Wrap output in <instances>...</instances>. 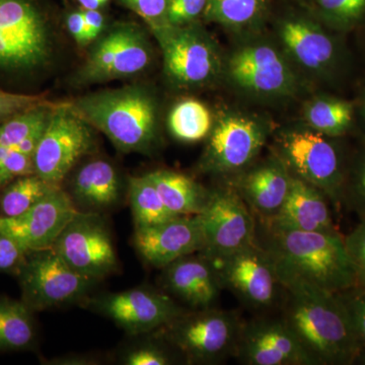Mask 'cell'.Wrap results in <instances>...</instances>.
Listing matches in <instances>:
<instances>
[{"label":"cell","mask_w":365,"mask_h":365,"mask_svg":"<svg viewBox=\"0 0 365 365\" xmlns=\"http://www.w3.org/2000/svg\"><path fill=\"white\" fill-rule=\"evenodd\" d=\"M198 215L204 237L199 254L215 265L256 242V217L235 188L210 192Z\"/></svg>","instance_id":"9"},{"label":"cell","mask_w":365,"mask_h":365,"mask_svg":"<svg viewBox=\"0 0 365 365\" xmlns=\"http://www.w3.org/2000/svg\"><path fill=\"white\" fill-rule=\"evenodd\" d=\"M72 111L125 153H145L157 132V108L138 88L91 93L69 103Z\"/></svg>","instance_id":"3"},{"label":"cell","mask_w":365,"mask_h":365,"mask_svg":"<svg viewBox=\"0 0 365 365\" xmlns=\"http://www.w3.org/2000/svg\"><path fill=\"white\" fill-rule=\"evenodd\" d=\"M230 76L237 86L260 95H285L294 86V73L272 46H244L232 55Z\"/></svg>","instance_id":"20"},{"label":"cell","mask_w":365,"mask_h":365,"mask_svg":"<svg viewBox=\"0 0 365 365\" xmlns=\"http://www.w3.org/2000/svg\"><path fill=\"white\" fill-rule=\"evenodd\" d=\"M282 1L294 2V4H302L306 0H282Z\"/></svg>","instance_id":"47"},{"label":"cell","mask_w":365,"mask_h":365,"mask_svg":"<svg viewBox=\"0 0 365 365\" xmlns=\"http://www.w3.org/2000/svg\"><path fill=\"white\" fill-rule=\"evenodd\" d=\"M329 201L326 194L316 186L292 176L287 200L279 212L267 222H259L302 232H338Z\"/></svg>","instance_id":"23"},{"label":"cell","mask_w":365,"mask_h":365,"mask_svg":"<svg viewBox=\"0 0 365 365\" xmlns=\"http://www.w3.org/2000/svg\"><path fill=\"white\" fill-rule=\"evenodd\" d=\"M31 174H35L32 157L0 148V190L14 180Z\"/></svg>","instance_id":"36"},{"label":"cell","mask_w":365,"mask_h":365,"mask_svg":"<svg viewBox=\"0 0 365 365\" xmlns=\"http://www.w3.org/2000/svg\"><path fill=\"white\" fill-rule=\"evenodd\" d=\"M57 187L41 179L36 174L14 180L4 187L0 197V216L16 217L40 202Z\"/></svg>","instance_id":"31"},{"label":"cell","mask_w":365,"mask_h":365,"mask_svg":"<svg viewBox=\"0 0 365 365\" xmlns=\"http://www.w3.org/2000/svg\"><path fill=\"white\" fill-rule=\"evenodd\" d=\"M150 59L143 31L133 24H117L93 46L76 79L88 85L130 78L144 71Z\"/></svg>","instance_id":"13"},{"label":"cell","mask_w":365,"mask_h":365,"mask_svg":"<svg viewBox=\"0 0 365 365\" xmlns=\"http://www.w3.org/2000/svg\"><path fill=\"white\" fill-rule=\"evenodd\" d=\"M111 1V0H101V2H102L103 6H106V4H109V2Z\"/></svg>","instance_id":"48"},{"label":"cell","mask_w":365,"mask_h":365,"mask_svg":"<svg viewBox=\"0 0 365 365\" xmlns=\"http://www.w3.org/2000/svg\"><path fill=\"white\" fill-rule=\"evenodd\" d=\"M347 309L353 333L359 347V359L365 361V288L359 285L339 294Z\"/></svg>","instance_id":"33"},{"label":"cell","mask_w":365,"mask_h":365,"mask_svg":"<svg viewBox=\"0 0 365 365\" xmlns=\"http://www.w3.org/2000/svg\"><path fill=\"white\" fill-rule=\"evenodd\" d=\"M79 6L83 9H91V11H98L101 7H103L101 0H76Z\"/></svg>","instance_id":"44"},{"label":"cell","mask_w":365,"mask_h":365,"mask_svg":"<svg viewBox=\"0 0 365 365\" xmlns=\"http://www.w3.org/2000/svg\"><path fill=\"white\" fill-rule=\"evenodd\" d=\"M18 272L23 302L32 311L83 299L96 282L69 267L53 248L26 254Z\"/></svg>","instance_id":"11"},{"label":"cell","mask_w":365,"mask_h":365,"mask_svg":"<svg viewBox=\"0 0 365 365\" xmlns=\"http://www.w3.org/2000/svg\"><path fill=\"white\" fill-rule=\"evenodd\" d=\"M148 23V26L162 25L165 21L169 0H118Z\"/></svg>","instance_id":"38"},{"label":"cell","mask_w":365,"mask_h":365,"mask_svg":"<svg viewBox=\"0 0 365 365\" xmlns=\"http://www.w3.org/2000/svg\"><path fill=\"white\" fill-rule=\"evenodd\" d=\"M273 0H208L203 18L242 30L259 25L271 11Z\"/></svg>","instance_id":"27"},{"label":"cell","mask_w":365,"mask_h":365,"mask_svg":"<svg viewBox=\"0 0 365 365\" xmlns=\"http://www.w3.org/2000/svg\"><path fill=\"white\" fill-rule=\"evenodd\" d=\"M282 319L309 365H345L359 359V347L339 294L311 285L283 288Z\"/></svg>","instance_id":"2"},{"label":"cell","mask_w":365,"mask_h":365,"mask_svg":"<svg viewBox=\"0 0 365 365\" xmlns=\"http://www.w3.org/2000/svg\"><path fill=\"white\" fill-rule=\"evenodd\" d=\"M53 250L76 272L97 281L118 267L110 230L97 212H81L62 230Z\"/></svg>","instance_id":"12"},{"label":"cell","mask_w":365,"mask_h":365,"mask_svg":"<svg viewBox=\"0 0 365 365\" xmlns=\"http://www.w3.org/2000/svg\"><path fill=\"white\" fill-rule=\"evenodd\" d=\"M364 28H365V26H364Z\"/></svg>","instance_id":"49"},{"label":"cell","mask_w":365,"mask_h":365,"mask_svg":"<svg viewBox=\"0 0 365 365\" xmlns=\"http://www.w3.org/2000/svg\"><path fill=\"white\" fill-rule=\"evenodd\" d=\"M162 48L165 71L173 83L194 88L210 83L220 71L215 45L197 26H150Z\"/></svg>","instance_id":"10"},{"label":"cell","mask_w":365,"mask_h":365,"mask_svg":"<svg viewBox=\"0 0 365 365\" xmlns=\"http://www.w3.org/2000/svg\"><path fill=\"white\" fill-rule=\"evenodd\" d=\"M234 355L247 365H309L281 319H258L242 324Z\"/></svg>","instance_id":"19"},{"label":"cell","mask_w":365,"mask_h":365,"mask_svg":"<svg viewBox=\"0 0 365 365\" xmlns=\"http://www.w3.org/2000/svg\"><path fill=\"white\" fill-rule=\"evenodd\" d=\"M357 285L360 287L365 288V274L359 276V278H357Z\"/></svg>","instance_id":"46"},{"label":"cell","mask_w":365,"mask_h":365,"mask_svg":"<svg viewBox=\"0 0 365 365\" xmlns=\"http://www.w3.org/2000/svg\"><path fill=\"white\" fill-rule=\"evenodd\" d=\"M336 138L313 129L287 132L280 137L277 158L292 176L314 185L339 207L348 163Z\"/></svg>","instance_id":"6"},{"label":"cell","mask_w":365,"mask_h":365,"mask_svg":"<svg viewBox=\"0 0 365 365\" xmlns=\"http://www.w3.org/2000/svg\"><path fill=\"white\" fill-rule=\"evenodd\" d=\"M343 201H347L361 216V220L365 218V150L352 163H348Z\"/></svg>","instance_id":"34"},{"label":"cell","mask_w":365,"mask_h":365,"mask_svg":"<svg viewBox=\"0 0 365 365\" xmlns=\"http://www.w3.org/2000/svg\"><path fill=\"white\" fill-rule=\"evenodd\" d=\"M292 175L279 158L249 170L235 189L258 222H267L287 200Z\"/></svg>","instance_id":"22"},{"label":"cell","mask_w":365,"mask_h":365,"mask_svg":"<svg viewBox=\"0 0 365 365\" xmlns=\"http://www.w3.org/2000/svg\"><path fill=\"white\" fill-rule=\"evenodd\" d=\"M266 141L264 127L250 118L227 116L216 123L209 137L203 168L217 175L245 170Z\"/></svg>","instance_id":"17"},{"label":"cell","mask_w":365,"mask_h":365,"mask_svg":"<svg viewBox=\"0 0 365 365\" xmlns=\"http://www.w3.org/2000/svg\"><path fill=\"white\" fill-rule=\"evenodd\" d=\"M344 242L359 278L365 274V218L344 237Z\"/></svg>","instance_id":"39"},{"label":"cell","mask_w":365,"mask_h":365,"mask_svg":"<svg viewBox=\"0 0 365 365\" xmlns=\"http://www.w3.org/2000/svg\"><path fill=\"white\" fill-rule=\"evenodd\" d=\"M242 322L235 312L209 309L184 312L158 331L192 364H213L235 354Z\"/></svg>","instance_id":"7"},{"label":"cell","mask_w":365,"mask_h":365,"mask_svg":"<svg viewBox=\"0 0 365 365\" xmlns=\"http://www.w3.org/2000/svg\"><path fill=\"white\" fill-rule=\"evenodd\" d=\"M359 116L365 128V91L359 105L355 104V117Z\"/></svg>","instance_id":"45"},{"label":"cell","mask_w":365,"mask_h":365,"mask_svg":"<svg viewBox=\"0 0 365 365\" xmlns=\"http://www.w3.org/2000/svg\"><path fill=\"white\" fill-rule=\"evenodd\" d=\"M72 192L73 198L88 209V212H97L118 202L121 182L111 163L93 160L78 170Z\"/></svg>","instance_id":"24"},{"label":"cell","mask_w":365,"mask_h":365,"mask_svg":"<svg viewBox=\"0 0 365 365\" xmlns=\"http://www.w3.org/2000/svg\"><path fill=\"white\" fill-rule=\"evenodd\" d=\"M91 128L67 103L55 106L34 153L35 174L49 184L61 186L79 158L93 148Z\"/></svg>","instance_id":"8"},{"label":"cell","mask_w":365,"mask_h":365,"mask_svg":"<svg viewBox=\"0 0 365 365\" xmlns=\"http://www.w3.org/2000/svg\"><path fill=\"white\" fill-rule=\"evenodd\" d=\"M88 304L131 335L158 331L185 312L169 294L146 287L101 295Z\"/></svg>","instance_id":"14"},{"label":"cell","mask_w":365,"mask_h":365,"mask_svg":"<svg viewBox=\"0 0 365 365\" xmlns=\"http://www.w3.org/2000/svg\"><path fill=\"white\" fill-rule=\"evenodd\" d=\"M256 242L283 288L304 284L340 294L357 285L356 269L339 232H302L257 222Z\"/></svg>","instance_id":"1"},{"label":"cell","mask_w":365,"mask_h":365,"mask_svg":"<svg viewBox=\"0 0 365 365\" xmlns=\"http://www.w3.org/2000/svg\"><path fill=\"white\" fill-rule=\"evenodd\" d=\"M125 364L129 365H167L170 357L162 348L155 345H145L132 350L125 357Z\"/></svg>","instance_id":"41"},{"label":"cell","mask_w":365,"mask_h":365,"mask_svg":"<svg viewBox=\"0 0 365 365\" xmlns=\"http://www.w3.org/2000/svg\"><path fill=\"white\" fill-rule=\"evenodd\" d=\"M128 191L135 228L153 227L177 217L163 202L148 175L130 178Z\"/></svg>","instance_id":"30"},{"label":"cell","mask_w":365,"mask_h":365,"mask_svg":"<svg viewBox=\"0 0 365 365\" xmlns=\"http://www.w3.org/2000/svg\"><path fill=\"white\" fill-rule=\"evenodd\" d=\"M83 19L91 34V39L96 38L102 33L105 26V16L100 11H91V9H83Z\"/></svg>","instance_id":"43"},{"label":"cell","mask_w":365,"mask_h":365,"mask_svg":"<svg viewBox=\"0 0 365 365\" xmlns=\"http://www.w3.org/2000/svg\"><path fill=\"white\" fill-rule=\"evenodd\" d=\"M277 21L285 49L302 67L335 83L349 71L350 58L342 41L334 36L302 4L287 2Z\"/></svg>","instance_id":"5"},{"label":"cell","mask_w":365,"mask_h":365,"mask_svg":"<svg viewBox=\"0 0 365 365\" xmlns=\"http://www.w3.org/2000/svg\"><path fill=\"white\" fill-rule=\"evenodd\" d=\"M223 288L254 309L274 306L281 287L270 259L256 242L215 264Z\"/></svg>","instance_id":"15"},{"label":"cell","mask_w":365,"mask_h":365,"mask_svg":"<svg viewBox=\"0 0 365 365\" xmlns=\"http://www.w3.org/2000/svg\"><path fill=\"white\" fill-rule=\"evenodd\" d=\"M34 339L32 309L24 302L0 297V350L24 349Z\"/></svg>","instance_id":"28"},{"label":"cell","mask_w":365,"mask_h":365,"mask_svg":"<svg viewBox=\"0 0 365 365\" xmlns=\"http://www.w3.org/2000/svg\"><path fill=\"white\" fill-rule=\"evenodd\" d=\"M306 119L311 129L331 137L344 136L355 123V104L344 98L322 97L306 109Z\"/></svg>","instance_id":"26"},{"label":"cell","mask_w":365,"mask_h":365,"mask_svg":"<svg viewBox=\"0 0 365 365\" xmlns=\"http://www.w3.org/2000/svg\"><path fill=\"white\" fill-rule=\"evenodd\" d=\"M67 29L71 34L74 40L81 46L86 45L91 42V34L83 19V11H71L66 19Z\"/></svg>","instance_id":"42"},{"label":"cell","mask_w":365,"mask_h":365,"mask_svg":"<svg viewBox=\"0 0 365 365\" xmlns=\"http://www.w3.org/2000/svg\"><path fill=\"white\" fill-rule=\"evenodd\" d=\"M52 33L47 0H0V78L30 76L47 66Z\"/></svg>","instance_id":"4"},{"label":"cell","mask_w":365,"mask_h":365,"mask_svg":"<svg viewBox=\"0 0 365 365\" xmlns=\"http://www.w3.org/2000/svg\"><path fill=\"white\" fill-rule=\"evenodd\" d=\"M134 246L146 263L163 269L173 262L195 253L204 247L199 215L177 216L153 227L135 228Z\"/></svg>","instance_id":"18"},{"label":"cell","mask_w":365,"mask_h":365,"mask_svg":"<svg viewBox=\"0 0 365 365\" xmlns=\"http://www.w3.org/2000/svg\"><path fill=\"white\" fill-rule=\"evenodd\" d=\"M26 254L14 240L0 234V272L18 270L25 260Z\"/></svg>","instance_id":"40"},{"label":"cell","mask_w":365,"mask_h":365,"mask_svg":"<svg viewBox=\"0 0 365 365\" xmlns=\"http://www.w3.org/2000/svg\"><path fill=\"white\" fill-rule=\"evenodd\" d=\"M169 127L173 135L185 143L205 138L212 128V118L206 106L195 100L178 104L170 112Z\"/></svg>","instance_id":"32"},{"label":"cell","mask_w":365,"mask_h":365,"mask_svg":"<svg viewBox=\"0 0 365 365\" xmlns=\"http://www.w3.org/2000/svg\"><path fill=\"white\" fill-rule=\"evenodd\" d=\"M78 211L72 197L57 187L23 215L0 216V234L14 240L26 253L51 249Z\"/></svg>","instance_id":"16"},{"label":"cell","mask_w":365,"mask_h":365,"mask_svg":"<svg viewBox=\"0 0 365 365\" xmlns=\"http://www.w3.org/2000/svg\"><path fill=\"white\" fill-rule=\"evenodd\" d=\"M54 105L42 95L11 93L0 90V124L34 108Z\"/></svg>","instance_id":"35"},{"label":"cell","mask_w":365,"mask_h":365,"mask_svg":"<svg viewBox=\"0 0 365 365\" xmlns=\"http://www.w3.org/2000/svg\"><path fill=\"white\" fill-rule=\"evenodd\" d=\"M302 6L333 32H350L365 26V0H306Z\"/></svg>","instance_id":"29"},{"label":"cell","mask_w":365,"mask_h":365,"mask_svg":"<svg viewBox=\"0 0 365 365\" xmlns=\"http://www.w3.org/2000/svg\"><path fill=\"white\" fill-rule=\"evenodd\" d=\"M208 0H169L162 25L181 26L197 23L202 18Z\"/></svg>","instance_id":"37"},{"label":"cell","mask_w":365,"mask_h":365,"mask_svg":"<svg viewBox=\"0 0 365 365\" xmlns=\"http://www.w3.org/2000/svg\"><path fill=\"white\" fill-rule=\"evenodd\" d=\"M146 175L173 215H198L202 212L210 192L205 191L192 178L165 170H155Z\"/></svg>","instance_id":"25"},{"label":"cell","mask_w":365,"mask_h":365,"mask_svg":"<svg viewBox=\"0 0 365 365\" xmlns=\"http://www.w3.org/2000/svg\"><path fill=\"white\" fill-rule=\"evenodd\" d=\"M163 270L168 292L193 309L212 307L223 288L215 264L200 254L178 259Z\"/></svg>","instance_id":"21"}]
</instances>
